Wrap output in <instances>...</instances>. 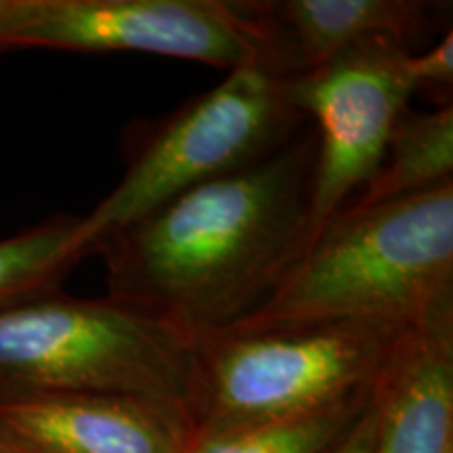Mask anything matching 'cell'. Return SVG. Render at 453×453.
<instances>
[{
	"label": "cell",
	"mask_w": 453,
	"mask_h": 453,
	"mask_svg": "<svg viewBox=\"0 0 453 453\" xmlns=\"http://www.w3.org/2000/svg\"><path fill=\"white\" fill-rule=\"evenodd\" d=\"M11 49L127 50L226 72L252 64L277 70L275 38L258 0H13L0 34V50Z\"/></svg>",
	"instance_id": "6"
},
{
	"label": "cell",
	"mask_w": 453,
	"mask_h": 453,
	"mask_svg": "<svg viewBox=\"0 0 453 453\" xmlns=\"http://www.w3.org/2000/svg\"><path fill=\"white\" fill-rule=\"evenodd\" d=\"M307 124L290 95V78L267 64L237 67L217 87L145 128L120 183L82 217L84 235L97 252L104 235L191 187L265 160Z\"/></svg>",
	"instance_id": "5"
},
{
	"label": "cell",
	"mask_w": 453,
	"mask_h": 453,
	"mask_svg": "<svg viewBox=\"0 0 453 453\" xmlns=\"http://www.w3.org/2000/svg\"><path fill=\"white\" fill-rule=\"evenodd\" d=\"M411 55L403 42L372 41L290 78L294 104L317 134L307 246L380 166L390 133L416 93Z\"/></svg>",
	"instance_id": "7"
},
{
	"label": "cell",
	"mask_w": 453,
	"mask_h": 453,
	"mask_svg": "<svg viewBox=\"0 0 453 453\" xmlns=\"http://www.w3.org/2000/svg\"><path fill=\"white\" fill-rule=\"evenodd\" d=\"M315 154L307 124L265 160L101 237L107 296L196 344L240 324L307 248Z\"/></svg>",
	"instance_id": "1"
},
{
	"label": "cell",
	"mask_w": 453,
	"mask_h": 453,
	"mask_svg": "<svg viewBox=\"0 0 453 453\" xmlns=\"http://www.w3.org/2000/svg\"><path fill=\"white\" fill-rule=\"evenodd\" d=\"M403 332L334 321L226 330L203 340L189 434L303 416L367 393Z\"/></svg>",
	"instance_id": "4"
},
{
	"label": "cell",
	"mask_w": 453,
	"mask_h": 453,
	"mask_svg": "<svg viewBox=\"0 0 453 453\" xmlns=\"http://www.w3.org/2000/svg\"><path fill=\"white\" fill-rule=\"evenodd\" d=\"M0 453H19V451H15L13 447H9L7 443H3V441H0Z\"/></svg>",
	"instance_id": "17"
},
{
	"label": "cell",
	"mask_w": 453,
	"mask_h": 453,
	"mask_svg": "<svg viewBox=\"0 0 453 453\" xmlns=\"http://www.w3.org/2000/svg\"><path fill=\"white\" fill-rule=\"evenodd\" d=\"M95 243L84 235L82 217H57L0 240V311L61 290V283Z\"/></svg>",
	"instance_id": "12"
},
{
	"label": "cell",
	"mask_w": 453,
	"mask_h": 453,
	"mask_svg": "<svg viewBox=\"0 0 453 453\" xmlns=\"http://www.w3.org/2000/svg\"><path fill=\"white\" fill-rule=\"evenodd\" d=\"M445 4L426 0H267L260 3L275 38L277 67L292 78L372 41L413 49L439 30Z\"/></svg>",
	"instance_id": "10"
},
{
	"label": "cell",
	"mask_w": 453,
	"mask_h": 453,
	"mask_svg": "<svg viewBox=\"0 0 453 453\" xmlns=\"http://www.w3.org/2000/svg\"><path fill=\"white\" fill-rule=\"evenodd\" d=\"M453 183V107H405L390 133L382 162L347 206L401 200Z\"/></svg>",
	"instance_id": "11"
},
{
	"label": "cell",
	"mask_w": 453,
	"mask_h": 453,
	"mask_svg": "<svg viewBox=\"0 0 453 453\" xmlns=\"http://www.w3.org/2000/svg\"><path fill=\"white\" fill-rule=\"evenodd\" d=\"M372 388L303 416L189 434L183 453H327L365 410Z\"/></svg>",
	"instance_id": "13"
},
{
	"label": "cell",
	"mask_w": 453,
	"mask_h": 453,
	"mask_svg": "<svg viewBox=\"0 0 453 453\" xmlns=\"http://www.w3.org/2000/svg\"><path fill=\"white\" fill-rule=\"evenodd\" d=\"M373 434H376V420H373L370 395V401H367L361 416L357 418L353 426L338 439V443L327 453H373Z\"/></svg>",
	"instance_id": "15"
},
{
	"label": "cell",
	"mask_w": 453,
	"mask_h": 453,
	"mask_svg": "<svg viewBox=\"0 0 453 453\" xmlns=\"http://www.w3.org/2000/svg\"><path fill=\"white\" fill-rule=\"evenodd\" d=\"M11 9H13V0H0V34H3V27L7 24Z\"/></svg>",
	"instance_id": "16"
},
{
	"label": "cell",
	"mask_w": 453,
	"mask_h": 453,
	"mask_svg": "<svg viewBox=\"0 0 453 453\" xmlns=\"http://www.w3.org/2000/svg\"><path fill=\"white\" fill-rule=\"evenodd\" d=\"M42 395L137 396L191 426L197 344L107 294H42L0 311V399Z\"/></svg>",
	"instance_id": "3"
},
{
	"label": "cell",
	"mask_w": 453,
	"mask_h": 453,
	"mask_svg": "<svg viewBox=\"0 0 453 453\" xmlns=\"http://www.w3.org/2000/svg\"><path fill=\"white\" fill-rule=\"evenodd\" d=\"M449 300L453 183L372 206H344L265 303L229 330L334 321L410 330Z\"/></svg>",
	"instance_id": "2"
},
{
	"label": "cell",
	"mask_w": 453,
	"mask_h": 453,
	"mask_svg": "<svg viewBox=\"0 0 453 453\" xmlns=\"http://www.w3.org/2000/svg\"><path fill=\"white\" fill-rule=\"evenodd\" d=\"M189 433L179 411L137 396L0 399V441L19 453H183Z\"/></svg>",
	"instance_id": "8"
},
{
	"label": "cell",
	"mask_w": 453,
	"mask_h": 453,
	"mask_svg": "<svg viewBox=\"0 0 453 453\" xmlns=\"http://www.w3.org/2000/svg\"><path fill=\"white\" fill-rule=\"evenodd\" d=\"M372 407L373 453H453V300L401 334Z\"/></svg>",
	"instance_id": "9"
},
{
	"label": "cell",
	"mask_w": 453,
	"mask_h": 453,
	"mask_svg": "<svg viewBox=\"0 0 453 453\" xmlns=\"http://www.w3.org/2000/svg\"><path fill=\"white\" fill-rule=\"evenodd\" d=\"M410 73L413 90H422L437 101L439 107L451 105L453 87V34L447 30L445 38L428 53L410 57Z\"/></svg>",
	"instance_id": "14"
}]
</instances>
